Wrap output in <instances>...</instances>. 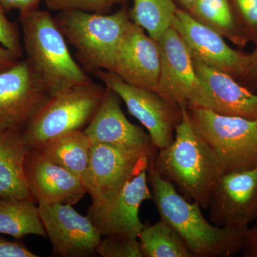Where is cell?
I'll return each mask as SVG.
<instances>
[{"mask_svg":"<svg viewBox=\"0 0 257 257\" xmlns=\"http://www.w3.org/2000/svg\"><path fill=\"white\" fill-rule=\"evenodd\" d=\"M34 199L0 197V234L21 239L28 235L47 237Z\"/></svg>","mask_w":257,"mask_h":257,"instance_id":"cell-22","label":"cell"},{"mask_svg":"<svg viewBox=\"0 0 257 257\" xmlns=\"http://www.w3.org/2000/svg\"><path fill=\"white\" fill-rule=\"evenodd\" d=\"M19 59L11 51L0 45V72L13 67Z\"/></svg>","mask_w":257,"mask_h":257,"instance_id":"cell-32","label":"cell"},{"mask_svg":"<svg viewBox=\"0 0 257 257\" xmlns=\"http://www.w3.org/2000/svg\"><path fill=\"white\" fill-rule=\"evenodd\" d=\"M138 241L143 256L193 257L178 234L161 219L145 226L139 234Z\"/></svg>","mask_w":257,"mask_h":257,"instance_id":"cell-24","label":"cell"},{"mask_svg":"<svg viewBox=\"0 0 257 257\" xmlns=\"http://www.w3.org/2000/svg\"><path fill=\"white\" fill-rule=\"evenodd\" d=\"M29 149L23 130L0 128V197L34 199L25 174Z\"/></svg>","mask_w":257,"mask_h":257,"instance_id":"cell-19","label":"cell"},{"mask_svg":"<svg viewBox=\"0 0 257 257\" xmlns=\"http://www.w3.org/2000/svg\"><path fill=\"white\" fill-rule=\"evenodd\" d=\"M157 151L145 148L92 144L84 181L94 206L107 204Z\"/></svg>","mask_w":257,"mask_h":257,"instance_id":"cell-8","label":"cell"},{"mask_svg":"<svg viewBox=\"0 0 257 257\" xmlns=\"http://www.w3.org/2000/svg\"><path fill=\"white\" fill-rule=\"evenodd\" d=\"M69 204H39L47 237L55 253L64 257L90 256L96 253L101 235L88 216Z\"/></svg>","mask_w":257,"mask_h":257,"instance_id":"cell-13","label":"cell"},{"mask_svg":"<svg viewBox=\"0 0 257 257\" xmlns=\"http://www.w3.org/2000/svg\"><path fill=\"white\" fill-rule=\"evenodd\" d=\"M172 28L183 39L193 58L229 74L236 80H243L247 75L253 53H243L231 48L220 34L199 23L185 10L178 8Z\"/></svg>","mask_w":257,"mask_h":257,"instance_id":"cell-10","label":"cell"},{"mask_svg":"<svg viewBox=\"0 0 257 257\" xmlns=\"http://www.w3.org/2000/svg\"><path fill=\"white\" fill-rule=\"evenodd\" d=\"M241 251L243 256L257 257V225L248 228Z\"/></svg>","mask_w":257,"mask_h":257,"instance_id":"cell-31","label":"cell"},{"mask_svg":"<svg viewBox=\"0 0 257 257\" xmlns=\"http://www.w3.org/2000/svg\"><path fill=\"white\" fill-rule=\"evenodd\" d=\"M178 8L175 0H133L130 20L158 42L169 29Z\"/></svg>","mask_w":257,"mask_h":257,"instance_id":"cell-23","label":"cell"},{"mask_svg":"<svg viewBox=\"0 0 257 257\" xmlns=\"http://www.w3.org/2000/svg\"><path fill=\"white\" fill-rule=\"evenodd\" d=\"M253 55V60L252 64H251V68L246 77H245L243 81L247 82V84H253L257 86V50L252 52Z\"/></svg>","mask_w":257,"mask_h":257,"instance_id":"cell-33","label":"cell"},{"mask_svg":"<svg viewBox=\"0 0 257 257\" xmlns=\"http://www.w3.org/2000/svg\"><path fill=\"white\" fill-rule=\"evenodd\" d=\"M21 21L26 61L50 96L92 82L50 13L32 10L21 14Z\"/></svg>","mask_w":257,"mask_h":257,"instance_id":"cell-3","label":"cell"},{"mask_svg":"<svg viewBox=\"0 0 257 257\" xmlns=\"http://www.w3.org/2000/svg\"><path fill=\"white\" fill-rule=\"evenodd\" d=\"M83 131L92 144H110L157 151L148 133L130 122L125 116L119 96L108 87L95 114Z\"/></svg>","mask_w":257,"mask_h":257,"instance_id":"cell-17","label":"cell"},{"mask_svg":"<svg viewBox=\"0 0 257 257\" xmlns=\"http://www.w3.org/2000/svg\"><path fill=\"white\" fill-rule=\"evenodd\" d=\"M54 19L82 65L95 72H112L118 47L131 22L126 9L111 14L65 10Z\"/></svg>","mask_w":257,"mask_h":257,"instance_id":"cell-4","label":"cell"},{"mask_svg":"<svg viewBox=\"0 0 257 257\" xmlns=\"http://www.w3.org/2000/svg\"><path fill=\"white\" fill-rule=\"evenodd\" d=\"M188 13L236 46L243 48L250 41L230 0H197Z\"/></svg>","mask_w":257,"mask_h":257,"instance_id":"cell-21","label":"cell"},{"mask_svg":"<svg viewBox=\"0 0 257 257\" xmlns=\"http://www.w3.org/2000/svg\"><path fill=\"white\" fill-rule=\"evenodd\" d=\"M25 174L32 197L39 204L74 205L87 193L80 177L47 160L37 149H29Z\"/></svg>","mask_w":257,"mask_h":257,"instance_id":"cell-16","label":"cell"},{"mask_svg":"<svg viewBox=\"0 0 257 257\" xmlns=\"http://www.w3.org/2000/svg\"><path fill=\"white\" fill-rule=\"evenodd\" d=\"M149 165L137 171L110 202L104 205H91L88 217L101 236L124 234L138 237L145 228L139 211L145 201L152 199L147 181Z\"/></svg>","mask_w":257,"mask_h":257,"instance_id":"cell-14","label":"cell"},{"mask_svg":"<svg viewBox=\"0 0 257 257\" xmlns=\"http://www.w3.org/2000/svg\"><path fill=\"white\" fill-rule=\"evenodd\" d=\"M23 243L10 241L0 236V257H38Z\"/></svg>","mask_w":257,"mask_h":257,"instance_id":"cell-29","label":"cell"},{"mask_svg":"<svg viewBox=\"0 0 257 257\" xmlns=\"http://www.w3.org/2000/svg\"><path fill=\"white\" fill-rule=\"evenodd\" d=\"M194 66L209 89V109L219 114L257 120V94L229 74L194 59Z\"/></svg>","mask_w":257,"mask_h":257,"instance_id":"cell-18","label":"cell"},{"mask_svg":"<svg viewBox=\"0 0 257 257\" xmlns=\"http://www.w3.org/2000/svg\"><path fill=\"white\" fill-rule=\"evenodd\" d=\"M160 68L158 42L130 22L118 47L111 72L128 84L156 92Z\"/></svg>","mask_w":257,"mask_h":257,"instance_id":"cell-15","label":"cell"},{"mask_svg":"<svg viewBox=\"0 0 257 257\" xmlns=\"http://www.w3.org/2000/svg\"><path fill=\"white\" fill-rule=\"evenodd\" d=\"M147 174L160 219L178 234L193 257H229L241 251L248 228L211 224L197 203L184 198L159 175L151 160Z\"/></svg>","mask_w":257,"mask_h":257,"instance_id":"cell-1","label":"cell"},{"mask_svg":"<svg viewBox=\"0 0 257 257\" xmlns=\"http://www.w3.org/2000/svg\"><path fill=\"white\" fill-rule=\"evenodd\" d=\"M106 87L116 93L128 112L145 126L157 150L168 147L182 118L180 104L165 100L157 93L124 82L113 72H95Z\"/></svg>","mask_w":257,"mask_h":257,"instance_id":"cell-9","label":"cell"},{"mask_svg":"<svg viewBox=\"0 0 257 257\" xmlns=\"http://www.w3.org/2000/svg\"><path fill=\"white\" fill-rule=\"evenodd\" d=\"M42 0H0V5L5 10H17L21 14L37 9Z\"/></svg>","mask_w":257,"mask_h":257,"instance_id":"cell-30","label":"cell"},{"mask_svg":"<svg viewBox=\"0 0 257 257\" xmlns=\"http://www.w3.org/2000/svg\"><path fill=\"white\" fill-rule=\"evenodd\" d=\"M92 143L83 130L64 134L37 149L47 160L84 179Z\"/></svg>","mask_w":257,"mask_h":257,"instance_id":"cell-20","label":"cell"},{"mask_svg":"<svg viewBox=\"0 0 257 257\" xmlns=\"http://www.w3.org/2000/svg\"><path fill=\"white\" fill-rule=\"evenodd\" d=\"M125 0H46L47 6L53 11L81 10L98 14H107L114 5Z\"/></svg>","mask_w":257,"mask_h":257,"instance_id":"cell-26","label":"cell"},{"mask_svg":"<svg viewBox=\"0 0 257 257\" xmlns=\"http://www.w3.org/2000/svg\"><path fill=\"white\" fill-rule=\"evenodd\" d=\"M236 14L257 50V0H230Z\"/></svg>","mask_w":257,"mask_h":257,"instance_id":"cell-27","label":"cell"},{"mask_svg":"<svg viewBox=\"0 0 257 257\" xmlns=\"http://www.w3.org/2000/svg\"><path fill=\"white\" fill-rule=\"evenodd\" d=\"M207 209L210 221L218 226L246 229L257 221V166L221 176Z\"/></svg>","mask_w":257,"mask_h":257,"instance_id":"cell-11","label":"cell"},{"mask_svg":"<svg viewBox=\"0 0 257 257\" xmlns=\"http://www.w3.org/2000/svg\"><path fill=\"white\" fill-rule=\"evenodd\" d=\"M103 257H143L138 236L114 234L106 236L96 248Z\"/></svg>","mask_w":257,"mask_h":257,"instance_id":"cell-25","label":"cell"},{"mask_svg":"<svg viewBox=\"0 0 257 257\" xmlns=\"http://www.w3.org/2000/svg\"><path fill=\"white\" fill-rule=\"evenodd\" d=\"M0 45L11 51L19 58L23 56V48L20 43L16 27L8 20L5 9L0 5Z\"/></svg>","mask_w":257,"mask_h":257,"instance_id":"cell-28","label":"cell"},{"mask_svg":"<svg viewBox=\"0 0 257 257\" xmlns=\"http://www.w3.org/2000/svg\"><path fill=\"white\" fill-rule=\"evenodd\" d=\"M157 42L161 68L156 93L170 102L209 109V89L198 75L194 58L183 39L171 28Z\"/></svg>","mask_w":257,"mask_h":257,"instance_id":"cell-7","label":"cell"},{"mask_svg":"<svg viewBox=\"0 0 257 257\" xmlns=\"http://www.w3.org/2000/svg\"><path fill=\"white\" fill-rule=\"evenodd\" d=\"M182 118L168 147L157 150L152 165L184 198L207 209L214 187L224 171L211 147L192 127L187 104H181Z\"/></svg>","mask_w":257,"mask_h":257,"instance_id":"cell-2","label":"cell"},{"mask_svg":"<svg viewBox=\"0 0 257 257\" xmlns=\"http://www.w3.org/2000/svg\"><path fill=\"white\" fill-rule=\"evenodd\" d=\"M50 95L26 60L0 72V128L25 127Z\"/></svg>","mask_w":257,"mask_h":257,"instance_id":"cell-12","label":"cell"},{"mask_svg":"<svg viewBox=\"0 0 257 257\" xmlns=\"http://www.w3.org/2000/svg\"><path fill=\"white\" fill-rule=\"evenodd\" d=\"M192 127L220 161L224 174L257 166V120L187 104Z\"/></svg>","mask_w":257,"mask_h":257,"instance_id":"cell-6","label":"cell"},{"mask_svg":"<svg viewBox=\"0 0 257 257\" xmlns=\"http://www.w3.org/2000/svg\"><path fill=\"white\" fill-rule=\"evenodd\" d=\"M175 1H177L182 5L184 8V10H185L186 11L189 12L194 5H195V3H197V0H175Z\"/></svg>","mask_w":257,"mask_h":257,"instance_id":"cell-34","label":"cell"},{"mask_svg":"<svg viewBox=\"0 0 257 257\" xmlns=\"http://www.w3.org/2000/svg\"><path fill=\"white\" fill-rule=\"evenodd\" d=\"M106 87L90 82L50 96L24 127L30 149H39L52 139L84 130L100 104Z\"/></svg>","mask_w":257,"mask_h":257,"instance_id":"cell-5","label":"cell"}]
</instances>
